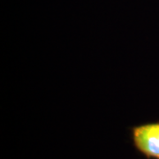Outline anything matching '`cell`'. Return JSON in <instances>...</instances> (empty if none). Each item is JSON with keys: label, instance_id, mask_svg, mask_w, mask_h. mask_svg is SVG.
<instances>
[{"label": "cell", "instance_id": "obj_1", "mask_svg": "<svg viewBox=\"0 0 159 159\" xmlns=\"http://www.w3.org/2000/svg\"><path fill=\"white\" fill-rule=\"evenodd\" d=\"M133 135L134 144L141 152L159 159V123L134 127Z\"/></svg>", "mask_w": 159, "mask_h": 159}]
</instances>
